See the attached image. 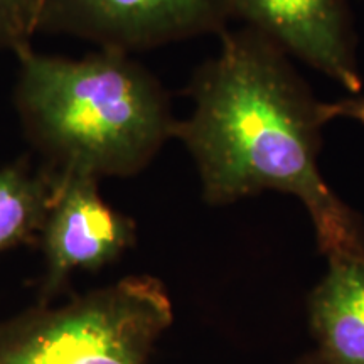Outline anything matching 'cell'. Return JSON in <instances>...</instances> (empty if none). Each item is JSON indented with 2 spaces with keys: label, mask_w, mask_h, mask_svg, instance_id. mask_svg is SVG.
Segmentation results:
<instances>
[{
  "label": "cell",
  "mask_w": 364,
  "mask_h": 364,
  "mask_svg": "<svg viewBox=\"0 0 364 364\" xmlns=\"http://www.w3.org/2000/svg\"><path fill=\"white\" fill-rule=\"evenodd\" d=\"M220 51L196 70L193 110L174 139L193 157L204 203L226 206L265 191L306 208L321 253L364 258V221L318 169L321 100L280 46L252 27L226 29Z\"/></svg>",
  "instance_id": "1"
},
{
  "label": "cell",
  "mask_w": 364,
  "mask_h": 364,
  "mask_svg": "<svg viewBox=\"0 0 364 364\" xmlns=\"http://www.w3.org/2000/svg\"><path fill=\"white\" fill-rule=\"evenodd\" d=\"M14 105L26 139L56 172L130 177L174 139L177 118L161 81L129 53L83 59L21 48Z\"/></svg>",
  "instance_id": "2"
},
{
  "label": "cell",
  "mask_w": 364,
  "mask_h": 364,
  "mask_svg": "<svg viewBox=\"0 0 364 364\" xmlns=\"http://www.w3.org/2000/svg\"><path fill=\"white\" fill-rule=\"evenodd\" d=\"M172 321L162 282L130 275L0 322V364H149Z\"/></svg>",
  "instance_id": "3"
},
{
  "label": "cell",
  "mask_w": 364,
  "mask_h": 364,
  "mask_svg": "<svg viewBox=\"0 0 364 364\" xmlns=\"http://www.w3.org/2000/svg\"><path fill=\"white\" fill-rule=\"evenodd\" d=\"M231 0H44L38 33L65 34L98 49L135 53L225 33Z\"/></svg>",
  "instance_id": "4"
},
{
  "label": "cell",
  "mask_w": 364,
  "mask_h": 364,
  "mask_svg": "<svg viewBox=\"0 0 364 364\" xmlns=\"http://www.w3.org/2000/svg\"><path fill=\"white\" fill-rule=\"evenodd\" d=\"M53 204L41 230L44 279L41 302H51L78 270H98L135 245V221L100 194V181L80 172H58Z\"/></svg>",
  "instance_id": "5"
},
{
  "label": "cell",
  "mask_w": 364,
  "mask_h": 364,
  "mask_svg": "<svg viewBox=\"0 0 364 364\" xmlns=\"http://www.w3.org/2000/svg\"><path fill=\"white\" fill-rule=\"evenodd\" d=\"M235 21L252 27L292 59L339 85L364 90L358 34L348 0H231Z\"/></svg>",
  "instance_id": "6"
},
{
  "label": "cell",
  "mask_w": 364,
  "mask_h": 364,
  "mask_svg": "<svg viewBox=\"0 0 364 364\" xmlns=\"http://www.w3.org/2000/svg\"><path fill=\"white\" fill-rule=\"evenodd\" d=\"M309 297L317 351L304 364H364V258H331Z\"/></svg>",
  "instance_id": "7"
},
{
  "label": "cell",
  "mask_w": 364,
  "mask_h": 364,
  "mask_svg": "<svg viewBox=\"0 0 364 364\" xmlns=\"http://www.w3.org/2000/svg\"><path fill=\"white\" fill-rule=\"evenodd\" d=\"M58 179L49 166L33 169L27 161L0 167V253L41 235Z\"/></svg>",
  "instance_id": "8"
},
{
  "label": "cell",
  "mask_w": 364,
  "mask_h": 364,
  "mask_svg": "<svg viewBox=\"0 0 364 364\" xmlns=\"http://www.w3.org/2000/svg\"><path fill=\"white\" fill-rule=\"evenodd\" d=\"M44 0H0V51H19L38 34Z\"/></svg>",
  "instance_id": "9"
},
{
  "label": "cell",
  "mask_w": 364,
  "mask_h": 364,
  "mask_svg": "<svg viewBox=\"0 0 364 364\" xmlns=\"http://www.w3.org/2000/svg\"><path fill=\"white\" fill-rule=\"evenodd\" d=\"M321 112L326 124L332 120H353L364 125V90L334 102H322Z\"/></svg>",
  "instance_id": "10"
}]
</instances>
